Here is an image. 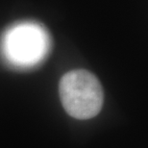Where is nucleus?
Listing matches in <instances>:
<instances>
[{
  "instance_id": "f257e3e1",
  "label": "nucleus",
  "mask_w": 148,
  "mask_h": 148,
  "mask_svg": "<svg viewBox=\"0 0 148 148\" xmlns=\"http://www.w3.org/2000/svg\"><path fill=\"white\" fill-rule=\"evenodd\" d=\"M50 46V37L42 26L36 22H19L3 35L0 50L9 64L28 69L44 60Z\"/></svg>"
},
{
  "instance_id": "f03ea898",
  "label": "nucleus",
  "mask_w": 148,
  "mask_h": 148,
  "mask_svg": "<svg viewBox=\"0 0 148 148\" xmlns=\"http://www.w3.org/2000/svg\"><path fill=\"white\" fill-rule=\"evenodd\" d=\"M61 101L70 116L88 119L98 114L104 102V92L97 77L88 70L66 73L60 82Z\"/></svg>"
}]
</instances>
